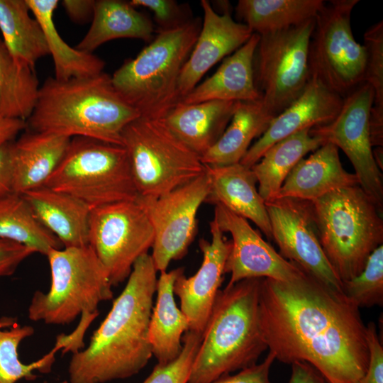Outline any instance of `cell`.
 Wrapping results in <instances>:
<instances>
[{
  "label": "cell",
  "instance_id": "1",
  "mask_svg": "<svg viewBox=\"0 0 383 383\" xmlns=\"http://www.w3.org/2000/svg\"><path fill=\"white\" fill-rule=\"evenodd\" d=\"M260 323L267 349L287 364H310L328 383H357L369 363L359 308L312 276L263 278Z\"/></svg>",
  "mask_w": 383,
  "mask_h": 383
},
{
  "label": "cell",
  "instance_id": "2",
  "mask_svg": "<svg viewBox=\"0 0 383 383\" xmlns=\"http://www.w3.org/2000/svg\"><path fill=\"white\" fill-rule=\"evenodd\" d=\"M157 270L148 253L133 266L127 283L93 333L88 347L73 353L70 383H106L138 373L152 356L149 324Z\"/></svg>",
  "mask_w": 383,
  "mask_h": 383
},
{
  "label": "cell",
  "instance_id": "3",
  "mask_svg": "<svg viewBox=\"0 0 383 383\" xmlns=\"http://www.w3.org/2000/svg\"><path fill=\"white\" fill-rule=\"evenodd\" d=\"M140 116L105 72L68 80L48 77L40 87L27 128L122 145V132Z\"/></svg>",
  "mask_w": 383,
  "mask_h": 383
},
{
  "label": "cell",
  "instance_id": "4",
  "mask_svg": "<svg viewBox=\"0 0 383 383\" xmlns=\"http://www.w3.org/2000/svg\"><path fill=\"white\" fill-rule=\"evenodd\" d=\"M262 279H245L218 291L188 383H211L251 367L267 349L259 316Z\"/></svg>",
  "mask_w": 383,
  "mask_h": 383
},
{
  "label": "cell",
  "instance_id": "5",
  "mask_svg": "<svg viewBox=\"0 0 383 383\" xmlns=\"http://www.w3.org/2000/svg\"><path fill=\"white\" fill-rule=\"evenodd\" d=\"M201 28L200 18L159 30L133 59L126 60L111 77L118 92L140 114L162 118L179 101L177 83Z\"/></svg>",
  "mask_w": 383,
  "mask_h": 383
},
{
  "label": "cell",
  "instance_id": "6",
  "mask_svg": "<svg viewBox=\"0 0 383 383\" xmlns=\"http://www.w3.org/2000/svg\"><path fill=\"white\" fill-rule=\"evenodd\" d=\"M323 251L343 282L358 275L383 243L382 213L359 185L311 201Z\"/></svg>",
  "mask_w": 383,
  "mask_h": 383
},
{
  "label": "cell",
  "instance_id": "7",
  "mask_svg": "<svg viewBox=\"0 0 383 383\" xmlns=\"http://www.w3.org/2000/svg\"><path fill=\"white\" fill-rule=\"evenodd\" d=\"M51 284L48 292L36 291L28 309L30 320L67 325L79 315L97 316L100 303L113 299L109 274L92 248L51 249L47 254Z\"/></svg>",
  "mask_w": 383,
  "mask_h": 383
},
{
  "label": "cell",
  "instance_id": "8",
  "mask_svg": "<svg viewBox=\"0 0 383 383\" xmlns=\"http://www.w3.org/2000/svg\"><path fill=\"white\" fill-rule=\"evenodd\" d=\"M44 186L69 194L91 209L138 196L123 146L74 137Z\"/></svg>",
  "mask_w": 383,
  "mask_h": 383
},
{
  "label": "cell",
  "instance_id": "9",
  "mask_svg": "<svg viewBox=\"0 0 383 383\" xmlns=\"http://www.w3.org/2000/svg\"><path fill=\"white\" fill-rule=\"evenodd\" d=\"M139 196L157 197L206 171L201 157L179 139L162 118L140 116L122 132Z\"/></svg>",
  "mask_w": 383,
  "mask_h": 383
},
{
  "label": "cell",
  "instance_id": "10",
  "mask_svg": "<svg viewBox=\"0 0 383 383\" xmlns=\"http://www.w3.org/2000/svg\"><path fill=\"white\" fill-rule=\"evenodd\" d=\"M315 18L299 26L260 35L254 79L265 111L273 118L304 91L311 76L309 47Z\"/></svg>",
  "mask_w": 383,
  "mask_h": 383
},
{
  "label": "cell",
  "instance_id": "11",
  "mask_svg": "<svg viewBox=\"0 0 383 383\" xmlns=\"http://www.w3.org/2000/svg\"><path fill=\"white\" fill-rule=\"evenodd\" d=\"M358 0H331L315 17L309 47L311 77L345 98L364 83L367 52L354 38L351 13Z\"/></svg>",
  "mask_w": 383,
  "mask_h": 383
},
{
  "label": "cell",
  "instance_id": "12",
  "mask_svg": "<svg viewBox=\"0 0 383 383\" xmlns=\"http://www.w3.org/2000/svg\"><path fill=\"white\" fill-rule=\"evenodd\" d=\"M154 241L152 224L134 201H121L91 209L89 245L105 267L112 286L127 279L136 260Z\"/></svg>",
  "mask_w": 383,
  "mask_h": 383
},
{
  "label": "cell",
  "instance_id": "13",
  "mask_svg": "<svg viewBox=\"0 0 383 383\" xmlns=\"http://www.w3.org/2000/svg\"><path fill=\"white\" fill-rule=\"evenodd\" d=\"M209 191L206 172L194 180L157 197L138 196L153 231L150 255L157 272L167 271L182 259L197 233V213Z\"/></svg>",
  "mask_w": 383,
  "mask_h": 383
},
{
  "label": "cell",
  "instance_id": "14",
  "mask_svg": "<svg viewBox=\"0 0 383 383\" xmlns=\"http://www.w3.org/2000/svg\"><path fill=\"white\" fill-rule=\"evenodd\" d=\"M374 92L362 83L343 98L341 109L333 120L312 127L310 133L340 148L355 170L358 184L383 211V177L377 165L370 139V116Z\"/></svg>",
  "mask_w": 383,
  "mask_h": 383
},
{
  "label": "cell",
  "instance_id": "15",
  "mask_svg": "<svg viewBox=\"0 0 383 383\" xmlns=\"http://www.w3.org/2000/svg\"><path fill=\"white\" fill-rule=\"evenodd\" d=\"M272 239L280 255L335 293L344 295L338 277L320 243L311 201L292 197L265 202Z\"/></svg>",
  "mask_w": 383,
  "mask_h": 383
},
{
  "label": "cell",
  "instance_id": "16",
  "mask_svg": "<svg viewBox=\"0 0 383 383\" xmlns=\"http://www.w3.org/2000/svg\"><path fill=\"white\" fill-rule=\"evenodd\" d=\"M213 219L223 233L232 237L225 273L231 277L227 286L250 278H270L292 282L307 274L278 253L248 223V220L216 204Z\"/></svg>",
  "mask_w": 383,
  "mask_h": 383
},
{
  "label": "cell",
  "instance_id": "17",
  "mask_svg": "<svg viewBox=\"0 0 383 383\" xmlns=\"http://www.w3.org/2000/svg\"><path fill=\"white\" fill-rule=\"evenodd\" d=\"M209 226L211 241L202 238L199 243L203 256L199 269L189 277L181 274L173 287L174 294L180 301V309L189 321V330L201 334L220 290L231 246L213 218Z\"/></svg>",
  "mask_w": 383,
  "mask_h": 383
},
{
  "label": "cell",
  "instance_id": "18",
  "mask_svg": "<svg viewBox=\"0 0 383 383\" xmlns=\"http://www.w3.org/2000/svg\"><path fill=\"white\" fill-rule=\"evenodd\" d=\"M201 5L204 12L201 28L179 77V101L199 83L213 65L240 48L253 33L245 24L233 19L227 6L219 14L208 1L202 0Z\"/></svg>",
  "mask_w": 383,
  "mask_h": 383
},
{
  "label": "cell",
  "instance_id": "19",
  "mask_svg": "<svg viewBox=\"0 0 383 383\" xmlns=\"http://www.w3.org/2000/svg\"><path fill=\"white\" fill-rule=\"evenodd\" d=\"M343 98L311 77L302 94L274 117L240 163L251 167L277 142L306 128L325 125L339 113Z\"/></svg>",
  "mask_w": 383,
  "mask_h": 383
},
{
  "label": "cell",
  "instance_id": "20",
  "mask_svg": "<svg viewBox=\"0 0 383 383\" xmlns=\"http://www.w3.org/2000/svg\"><path fill=\"white\" fill-rule=\"evenodd\" d=\"M209 191L205 202L221 204L234 213L254 223L270 240L271 226L265 202L256 187L251 169L241 163L206 166Z\"/></svg>",
  "mask_w": 383,
  "mask_h": 383
},
{
  "label": "cell",
  "instance_id": "21",
  "mask_svg": "<svg viewBox=\"0 0 383 383\" xmlns=\"http://www.w3.org/2000/svg\"><path fill=\"white\" fill-rule=\"evenodd\" d=\"M355 185H359L357 178L343 167L337 146L326 142L294 167L275 198L312 201L334 190Z\"/></svg>",
  "mask_w": 383,
  "mask_h": 383
},
{
  "label": "cell",
  "instance_id": "22",
  "mask_svg": "<svg viewBox=\"0 0 383 383\" xmlns=\"http://www.w3.org/2000/svg\"><path fill=\"white\" fill-rule=\"evenodd\" d=\"M21 195L37 220L64 248L89 245L91 209L87 204L44 185Z\"/></svg>",
  "mask_w": 383,
  "mask_h": 383
},
{
  "label": "cell",
  "instance_id": "23",
  "mask_svg": "<svg viewBox=\"0 0 383 383\" xmlns=\"http://www.w3.org/2000/svg\"><path fill=\"white\" fill-rule=\"evenodd\" d=\"M26 129L11 145L13 190L19 194L45 184L61 162L71 139Z\"/></svg>",
  "mask_w": 383,
  "mask_h": 383
},
{
  "label": "cell",
  "instance_id": "24",
  "mask_svg": "<svg viewBox=\"0 0 383 383\" xmlns=\"http://www.w3.org/2000/svg\"><path fill=\"white\" fill-rule=\"evenodd\" d=\"M260 35L250 39L224 60L216 72L179 101L196 104L208 101H254L260 99L254 79L253 60Z\"/></svg>",
  "mask_w": 383,
  "mask_h": 383
},
{
  "label": "cell",
  "instance_id": "25",
  "mask_svg": "<svg viewBox=\"0 0 383 383\" xmlns=\"http://www.w3.org/2000/svg\"><path fill=\"white\" fill-rule=\"evenodd\" d=\"M237 103L232 101L196 104L178 101L162 119L179 139L201 157L225 131Z\"/></svg>",
  "mask_w": 383,
  "mask_h": 383
},
{
  "label": "cell",
  "instance_id": "26",
  "mask_svg": "<svg viewBox=\"0 0 383 383\" xmlns=\"http://www.w3.org/2000/svg\"><path fill=\"white\" fill-rule=\"evenodd\" d=\"M184 273L179 267L160 272L156 285L157 298L149 324V340L159 365L174 360L182 349V336L189 330L187 318L176 304L173 287L177 278Z\"/></svg>",
  "mask_w": 383,
  "mask_h": 383
},
{
  "label": "cell",
  "instance_id": "27",
  "mask_svg": "<svg viewBox=\"0 0 383 383\" xmlns=\"http://www.w3.org/2000/svg\"><path fill=\"white\" fill-rule=\"evenodd\" d=\"M154 32L152 22L129 1L98 0L91 24L76 48L93 53L104 43L118 38H137L150 43Z\"/></svg>",
  "mask_w": 383,
  "mask_h": 383
},
{
  "label": "cell",
  "instance_id": "28",
  "mask_svg": "<svg viewBox=\"0 0 383 383\" xmlns=\"http://www.w3.org/2000/svg\"><path fill=\"white\" fill-rule=\"evenodd\" d=\"M273 118L260 102L238 101L230 123L218 141L201 157L206 166H225L239 163L254 138L260 137Z\"/></svg>",
  "mask_w": 383,
  "mask_h": 383
},
{
  "label": "cell",
  "instance_id": "29",
  "mask_svg": "<svg viewBox=\"0 0 383 383\" xmlns=\"http://www.w3.org/2000/svg\"><path fill=\"white\" fill-rule=\"evenodd\" d=\"M30 14L26 0H0V30L6 49L19 65L35 69L49 50L40 24Z\"/></svg>",
  "mask_w": 383,
  "mask_h": 383
},
{
  "label": "cell",
  "instance_id": "30",
  "mask_svg": "<svg viewBox=\"0 0 383 383\" xmlns=\"http://www.w3.org/2000/svg\"><path fill=\"white\" fill-rule=\"evenodd\" d=\"M311 128H304L277 142L251 167L258 192L265 202L276 197L289 172L307 153L326 143L311 135Z\"/></svg>",
  "mask_w": 383,
  "mask_h": 383
},
{
  "label": "cell",
  "instance_id": "31",
  "mask_svg": "<svg viewBox=\"0 0 383 383\" xmlns=\"http://www.w3.org/2000/svg\"><path fill=\"white\" fill-rule=\"evenodd\" d=\"M33 16L44 32L49 55L52 57L55 76L58 80L84 78L103 72L105 62L93 53L70 46L58 33L54 13L57 0H26Z\"/></svg>",
  "mask_w": 383,
  "mask_h": 383
},
{
  "label": "cell",
  "instance_id": "32",
  "mask_svg": "<svg viewBox=\"0 0 383 383\" xmlns=\"http://www.w3.org/2000/svg\"><path fill=\"white\" fill-rule=\"evenodd\" d=\"M323 0H239L238 17L260 35L299 26L314 18Z\"/></svg>",
  "mask_w": 383,
  "mask_h": 383
},
{
  "label": "cell",
  "instance_id": "33",
  "mask_svg": "<svg viewBox=\"0 0 383 383\" xmlns=\"http://www.w3.org/2000/svg\"><path fill=\"white\" fill-rule=\"evenodd\" d=\"M40 87L35 69L16 63L0 38V115L26 121Z\"/></svg>",
  "mask_w": 383,
  "mask_h": 383
},
{
  "label": "cell",
  "instance_id": "34",
  "mask_svg": "<svg viewBox=\"0 0 383 383\" xmlns=\"http://www.w3.org/2000/svg\"><path fill=\"white\" fill-rule=\"evenodd\" d=\"M0 239L21 244L45 256L51 249L62 246L37 220L23 196L14 192L0 199Z\"/></svg>",
  "mask_w": 383,
  "mask_h": 383
},
{
  "label": "cell",
  "instance_id": "35",
  "mask_svg": "<svg viewBox=\"0 0 383 383\" xmlns=\"http://www.w3.org/2000/svg\"><path fill=\"white\" fill-rule=\"evenodd\" d=\"M33 333L32 326L18 325L13 318L0 319V383H16L22 379L32 381L37 378L35 371L50 372L55 353L62 348L58 342L49 353L35 362L26 365L19 360L20 343Z\"/></svg>",
  "mask_w": 383,
  "mask_h": 383
},
{
  "label": "cell",
  "instance_id": "36",
  "mask_svg": "<svg viewBox=\"0 0 383 383\" xmlns=\"http://www.w3.org/2000/svg\"><path fill=\"white\" fill-rule=\"evenodd\" d=\"M367 62L364 82L374 92L370 116L372 147H383V21L371 26L364 34Z\"/></svg>",
  "mask_w": 383,
  "mask_h": 383
},
{
  "label": "cell",
  "instance_id": "37",
  "mask_svg": "<svg viewBox=\"0 0 383 383\" xmlns=\"http://www.w3.org/2000/svg\"><path fill=\"white\" fill-rule=\"evenodd\" d=\"M343 291L347 300L358 308L382 306L383 245L371 253L358 275L343 282Z\"/></svg>",
  "mask_w": 383,
  "mask_h": 383
},
{
  "label": "cell",
  "instance_id": "38",
  "mask_svg": "<svg viewBox=\"0 0 383 383\" xmlns=\"http://www.w3.org/2000/svg\"><path fill=\"white\" fill-rule=\"evenodd\" d=\"M202 334L189 330L182 336V349L173 361L157 364L143 383H188Z\"/></svg>",
  "mask_w": 383,
  "mask_h": 383
},
{
  "label": "cell",
  "instance_id": "39",
  "mask_svg": "<svg viewBox=\"0 0 383 383\" xmlns=\"http://www.w3.org/2000/svg\"><path fill=\"white\" fill-rule=\"evenodd\" d=\"M129 2L135 8L143 7L152 11L159 30L177 28L191 20L184 12L186 9L173 0H132Z\"/></svg>",
  "mask_w": 383,
  "mask_h": 383
},
{
  "label": "cell",
  "instance_id": "40",
  "mask_svg": "<svg viewBox=\"0 0 383 383\" xmlns=\"http://www.w3.org/2000/svg\"><path fill=\"white\" fill-rule=\"evenodd\" d=\"M366 340L369 350L368 367L365 375L357 383H383V347L373 322L366 326Z\"/></svg>",
  "mask_w": 383,
  "mask_h": 383
},
{
  "label": "cell",
  "instance_id": "41",
  "mask_svg": "<svg viewBox=\"0 0 383 383\" xmlns=\"http://www.w3.org/2000/svg\"><path fill=\"white\" fill-rule=\"evenodd\" d=\"M274 360V354L270 351L261 363L241 370L235 374L222 376L211 383H271L270 370Z\"/></svg>",
  "mask_w": 383,
  "mask_h": 383
},
{
  "label": "cell",
  "instance_id": "42",
  "mask_svg": "<svg viewBox=\"0 0 383 383\" xmlns=\"http://www.w3.org/2000/svg\"><path fill=\"white\" fill-rule=\"evenodd\" d=\"M35 252L21 244L0 239V277L13 274L23 260Z\"/></svg>",
  "mask_w": 383,
  "mask_h": 383
},
{
  "label": "cell",
  "instance_id": "43",
  "mask_svg": "<svg viewBox=\"0 0 383 383\" xmlns=\"http://www.w3.org/2000/svg\"><path fill=\"white\" fill-rule=\"evenodd\" d=\"M12 142L0 145V199L13 193L11 167Z\"/></svg>",
  "mask_w": 383,
  "mask_h": 383
},
{
  "label": "cell",
  "instance_id": "44",
  "mask_svg": "<svg viewBox=\"0 0 383 383\" xmlns=\"http://www.w3.org/2000/svg\"><path fill=\"white\" fill-rule=\"evenodd\" d=\"M95 1L93 0H64L62 5L70 18L78 23L92 19Z\"/></svg>",
  "mask_w": 383,
  "mask_h": 383
},
{
  "label": "cell",
  "instance_id": "45",
  "mask_svg": "<svg viewBox=\"0 0 383 383\" xmlns=\"http://www.w3.org/2000/svg\"><path fill=\"white\" fill-rule=\"evenodd\" d=\"M292 365V374L289 383H328L310 364L295 362Z\"/></svg>",
  "mask_w": 383,
  "mask_h": 383
},
{
  "label": "cell",
  "instance_id": "46",
  "mask_svg": "<svg viewBox=\"0 0 383 383\" xmlns=\"http://www.w3.org/2000/svg\"><path fill=\"white\" fill-rule=\"evenodd\" d=\"M26 128V121L0 115V145L15 140L17 135Z\"/></svg>",
  "mask_w": 383,
  "mask_h": 383
},
{
  "label": "cell",
  "instance_id": "47",
  "mask_svg": "<svg viewBox=\"0 0 383 383\" xmlns=\"http://www.w3.org/2000/svg\"><path fill=\"white\" fill-rule=\"evenodd\" d=\"M372 154L374 161L378 167L382 170L383 169V148L382 147H374L372 149Z\"/></svg>",
  "mask_w": 383,
  "mask_h": 383
}]
</instances>
